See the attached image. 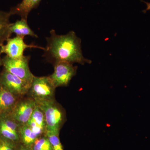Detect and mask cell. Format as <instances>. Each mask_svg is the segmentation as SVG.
Listing matches in <instances>:
<instances>
[{
	"label": "cell",
	"instance_id": "6da1fadb",
	"mask_svg": "<svg viewBox=\"0 0 150 150\" xmlns=\"http://www.w3.org/2000/svg\"><path fill=\"white\" fill-rule=\"evenodd\" d=\"M47 45L43 56L55 65L59 62H67L81 65L91 64V61L83 55L81 40L74 31L66 35H58L54 29L46 38Z\"/></svg>",
	"mask_w": 150,
	"mask_h": 150
},
{
	"label": "cell",
	"instance_id": "7a4b0ae2",
	"mask_svg": "<svg viewBox=\"0 0 150 150\" xmlns=\"http://www.w3.org/2000/svg\"><path fill=\"white\" fill-rule=\"evenodd\" d=\"M35 100L36 105L40 108L45 115L46 131H53L59 134L66 118L64 110L56 103L54 98Z\"/></svg>",
	"mask_w": 150,
	"mask_h": 150
},
{
	"label": "cell",
	"instance_id": "3957f363",
	"mask_svg": "<svg viewBox=\"0 0 150 150\" xmlns=\"http://www.w3.org/2000/svg\"><path fill=\"white\" fill-rule=\"evenodd\" d=\"M30 56L21 59H13L6 56L3 57L2 66L9 72L31 84L34 76L30 71L28 65Z\"/></svg>",
	"mask_w": 150,
	"mask_h": 150
},
{
	"label": "cell",
	"instance_id": "277c9868",
	"mask_svg": "<svg viewBox=\"0 0 150 150\" xmlns=\"http://www.w3.org/2000/svg\"><path fill=\"white\" fill-rule=\"evenodd\" d=\"M0 85L17 96L23 98L28 93L31 84L3 69L0 73Z\"/></svg>",
	"mask_w": 150,
	"mask_h": 150
},
{
	"label": "cell",
	"instance_id": "5b68a950",
	"mask_svg": "<svg viewBox=\"0 0 150 150\" xmlns=\"http://www.w3.org/2000/svg\"><path fill=\"white\" fill-rule=\"evenodd\" d=\"M55 87L49 76H34L28 92L34 100L54 98Z\"/></svg>",
	"mask_w": 150,
	"mask_h": 150
},
{
	"label": "cell",
	"instance_id": "8992f818",
	"mask_svg": "<svg viewBox=\"0 0 150 150\" xmlns=\"http://www.w3.org/2000/svg\"><path fill=\"white\" fill-rule=\"evenodd\" d=\"M77 67L67 62H59L54 65V71L49 76L55 88L66 86L76 74Z\"/></svg>",
	"mask_w": 150,
	"mask_h": 150
},
{
	"label": "cell",
	"instance_id": "52a82bcc",
	"mask_svg": "<svg viewBox=\"0 0 150 150\" xmlns=\"http://www.w3.org/2000/svg\"><path fill=\"white\" fill-rule=\"evenodd\" d=\"M24 38L16 36L9 38L5 45L1 46L2 54L13 59H21L24 57V52L28 48H38L45 50V48L34 45H28L24 42Z\"/></svg>",
	"mask_w": 150,
	"mask_h": 150
},
{
	"label": "cell",
	"instance_id": "ba28073f",
	"mask_svg": "<svg viewBox=\"0 0 150 150\" xmlns=\"http://www.w3.org/2000/svg\"><path fill=\"white\" fill-rule=\"evenodd\" d=\"M36 106L35 100L32 98H21L10 115L21 126L25 125L30 119Z\"/></svg>",
	"mask_w": 150,
	"mask_h": 150
},
{
	"label": "cell",
	"instance_id": "9c48e42d",
	"mask_svg": "<svg viewBox=\"0 0 150 150\" xmlns=\"http://www.w3.org/2000/svg\"><path fill=\"white\" fill-rule=\"evenodd\" d=\"M21 98L0 85V116L10 115Z\"/></svg>",
	"mask_w": 150,
	"mask_h": 150
},
{
	"label": "cell",
	"instance_id": "30bf717a",
	"mask_svg": "<svg viewBox=\"0 0 150 150\" xmlns=\"http://www.w3.org/2000/svg\"><path fill=\"white\" fill-rule=\"evenodd\" d=\"M26 124L38 137L46 134V123L45 115L43 111L37 105Z\"/></svg>",
	"mask_w": 150,
	"mask_h": 150
},
{
	"label": "cell",
	"instance_id": "8fae6325",
	"mask_svg": "<svg viewBox=\"0 0 150 150\" xmlns=\"http://www.w3.org/2000/svg\"><path fill=\"white\" fill-rule=\"evenodd\" d=\"M41 0H22L16 6L11 9L10 12L13 15L20 16L21 18L27 20L28 16L33 9L39 5Z\"/></svg>",
	"mask_w": 150,
	"mask_h": 150
},
{
	"label": "cell",
	"instance_id": "7c38bea8",
	"mask_svg": "<svg viewBox=\"0 0 150 150\" xmlns=\"http://www.w3.org/2000/svg\"><path fill=\"white\" fill-rule=\"evenodd\" d=\"M11 33H14L16 36L24 37L29 35L33 37L38 38V36L29 27L27 23V20L21 18L13 23H11L10 26Z\"/></svg>",
	"mask_w": 150,
	"mask_h": 150
},
{
	"label": "cell",
	"instance_id": "4fadbf2b",
	"mask_svg": "<svg viewBox=\"0 0 150 150\" xmlns=\"http://www.w3.org/2000/svg\"><path fill=\"white\" fill-rule=\"evenodd\" d=\"M10 11H0V45H3L10 38L11 33L10 30Z\"/></svg>",
	"mask_w": 150,
	"mask_h": 150
},
{
	"label": "cell",
	"instance_id": "5bb4252c",
	"mask_svg": "<svg viewBox=\"0 0 150 150\" xmlns=\"http://www.w3.org/2000/svg\"><path fill=\"white\" fill-rule=\"evenodd\" d=\"M19 136L23 144L31 148L38 138L27 124L21 126L19 130Z\"/></svg>",
	"mask_w": 150,
	"mask_h": 150
},
{
	"label": "cell",
	"instance_id": "9a60e30c",
	"mask_svg": "<svg viewBox=\"0 0 150 150\" xmlns=\"http://www.w3.org/2000/svg\"><path fill=\"white\" fill-rule=\"evenodd\" d=\"M0 136L16 142L20 140L19 133L13 131L0 121Z\"/></svg>",
	"mask_w": 150,
	"mask_h": 150
},
{
	"label": "cell",
	"instance_id": "2e32d148",
	"mask_svg": "<svg viewBox=\"0 0 150 150\" xmlns=\"http://www.w3.org/2000/svg\"><path fill=\"white\" fill-rule=\"evenodd\" d=\"M32 150H53L51 144L46 135L38 137L32 146Z\"/></svg>",
	"mask_w": 150,
	"mask_h": 150
},
{
	"label": "cell",
	"instance_id": "e0dca14e",
	"mask_svg": "<svg viewBox=\"0 0 150 150\" xmlns=\"http://www.w3.org/2000/svg\"><path fill=\"white\" fill-rule=\"evenodd\" d=\"M45 135L49 140L53 150H64L59 139V133L53 131H47Z\"/></svg>",
	"mask_w": 150,
	"mask_h": 150
},
{
	"label": "cell",
	"instance_id": "ac0fdd59",
	"mask_svg": "<svg viewBox=\"0 0 150 150\" xmlns=\"http://www.w3.org/2000/svg\"><path fill=\"white\" fill-rule=\"evenodd\" d=\"M0 150H16V142L0 136Z\"/></svg>",
	"mask_w": 150,
	"mask_h": 150
},
{
	"label": "cell",
	"instance_id": "d6986e66",
	"mask_svg": "<svg viewBox=\"0 0 150 150\" xmlns=\"http://www.w3.org/2000/svg\"><path fill=\"white\" fill-rule=\"evenodd\" d=\"M18 150H32L31 148L28 147L26 146H24V145H21L20 146L19 149Z\"/></svg>",
	"mask_w": 150,
	"mask_h": 150
},
{
	"label": "cell",
	"instance_id": "ffe728a7",
	"mask_svg": "<svg viewBox=\"0 0 150 150\" xmlns=\"http://www.w3.org/2000/svg\"><path fill=\"white\" fill-rule=\"evenodd\" d=\"M146 4L147 6V8L145 10L143 11L144 13H146L147 11H150V3L146 2L144 1Z\"/></svg>",
	"mask_w": 150,
	"mask_h": 150
},
{
	"label": "cell",
	"instance_id": "44dd1931",
	"mask_svg": "<svg viewBox=\"0 0 150 150\" xmlns=\"http://www.w3.org/2000/svg\"><path fill=\"white\" fill-rule=\"evenodd\" d=\"M1 46L2 45H0V67L2 66V58L1 57V55L2 54L1 52Z\"/></svg>",
	"mask_w": 150,
	"mask_h": 150
}]
</instances>
